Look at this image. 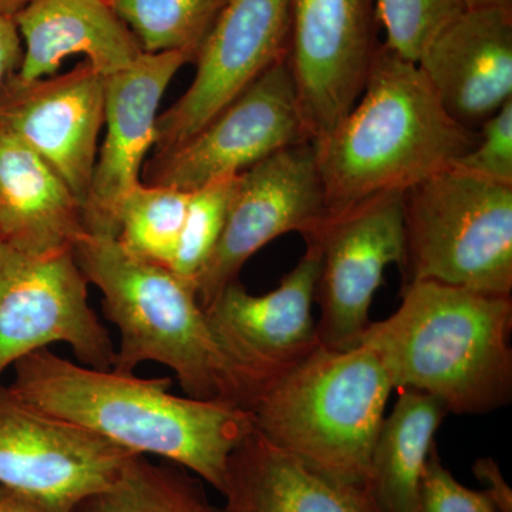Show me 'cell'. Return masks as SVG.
<instances>
[{
  "label": "cell",
  "instance_id": "4316f807",
  "mask_svg": "<svg viewBox=\"0 0 512 512\" xmlns=\"http://www.w3.org/2000/svg\"><path fill=\"white\" fill-rule=\"evenodd\" d=\"M454 167L495 183L512 185V100L478 130L476 146Z\"/></svg>",
  "mask_w": 512,
  "mask_h": 512
},
{
  "label": "cell",
  "instance_id": "7402d4cb",
  "mask_svg": "<svg viewBox=\"0 0 512 512\" xmlns=\"http://www.w3.org/2000/svg\"><path fill=\"white\" fill-rule=\"evenodd\" d=\"M73 512H225L211 503L201 478L177 464H154L136 454L110 487Z\"/></svg>",
  "mask_w": 512,
  "mask_h": 512
},
{
  "label": "cell",
  "instance_id": "d6986e66",
  "mask_svg": "<svg viewBox=\"0 0 512 512\" xmlns=\"http://www.w3.org/2000/svg\"><path fill=\"white\" fill-rule=\"evenodd\" d=\"M225 512H380L367 487L316 473L254 429L228 458Z\"/></svg>",
  "mask_w": 512,
  "mask_h": 512
},
{
  "label": "cell",
  "instance_id": "4fadbf2b",
  "mask_svg": "<svg viewBox=\"0 0 512 512\" xmlns=\"http://www.w3.org/2000/svg\"><path fill=\"white\" fill-rule=\"evenodd\" d=\"M372 0H292L288 66L312 141L362 96L377 46Z\"/></svg>",
  "mask_w": 512,
  "mask_h": 512
},
{
  "label": "cell",
  "instance_id": "52a82bcc",
  "mask_svg": "<svg viewBox=\"0 0 512 512\" xmlns=\"http://www.w3.org/2000/svg\"><path fill=\"white\" fill-rule=\"evenodd\" d=\"M87 285L73 249L29 254L0 242V377L55 343L69 345L84 366L113 369L116 349Z\"/></svg>",
  "mask_w": 512,
  "mask_h": 512
},
{
  "label": "cell",
  "instance_id": "ac0fdd59",
  "mask_svg": "<svg viewBox=\"0 0 512 512\" xmlns=\"http://www.w3.org/2000/svg\"><path fill=\"white\" fill-rule=\"evenodd\" d=\"M13 22L25 43L15 74L26 82L53 76L77 55L109 77L144 53L110 0H30Z\"/></svg>",
  "mask_w": 512,
  "mask_h": 512
},
{
  "label": "cell",
  "instance_id": "cb8c5ba5",
  "mask_svg": "<svg viewBox=\"0 0 512 512\" xmlns=\"http://www.w3.org/2000/svg\"><path fill=\"white\" fill-rule=\"evenodd\" d=\"M190 192L140 183L121 205L117 241L131 255L153 264H173L183 234Z\"/></svg>",
  "mask_w": 512,
  "mask_h": 512
},
{
  "label": "cell",
  "instance_id": "f1b7e54d",
  "mask_svg": "<svg viewBox=\"0 0 512 512\" xmlns=\"http://www.w3.org/2000/svg\"><path fill=\"white\" fill-rule=\"evenodd\" d=\"M22 57V39L15 22L0 16V92L10 74L18 72Z\"/></svg>",
  "mask_w": 512,
  "mask_h": 512
},
{
  "label": "cell",
  "instance_id": "83f0119b",
  "mask_svg": "<svg viewBox=\"0 0 512 512\" xmlns=\"http://www.w3.org/2000/svg\"><path fill=\"white\" fill-rule=\"evenodd\" d=\"M419 512H503L487 490L476 491L458 483L437 451L431 448L421 478Z\"/></svg>",
  "mask_w": 512,
  "mask_h": 512
},
{
  "label": "cell",
  "instance_id": "484cf974",
  "mask_svg": "<svg viewBox=\"0 0 512 512\" xmlns=\"http://www.w3.org/2000/svg\"><path fill=\"white\" fill-rule=\"evenodd\" d=\"M470 8V0H377L376 16L386 32L384 45L417 63L431 40Z\"/></svg>",
  "mask_w": 512,
  "mask_h": 512
},
{
  "label": "cell",
  "instance_id": "8992f818",
  "mask_svg": "<svg viewBox=\"0 0 512 512\" xmlns=\"http://www.w3.org/2000/svg\"><path fill=\"white\" fill-rule=\"evenodd\" d=\"M403 286L511 295L512 185L453 167L403 192Z\"/></svg>",
  "mask_w": 512,
  "mask_h": 512
},
{
  "label": "cell",
  "instance_id": "2e32d148",
  "mask_svg": "<svg viewBox=\"0 0 512 512\" xmlns=\"http://www.w3.org/2000/svg\"><path fill=\"white\" fill-rule=\"evenodd\" d=\"M185 63L190 59L180 52L143 53L127 69L106 77V138L83 202L86 234L117 237L121 205L141 183V167L156 146L161 100Z\"/></svg>",
  "mask_w": 512,
  "mask_h": 512
},
{
  "label": "cell",
  "instance_id": "3957f363",
  "mask_svg": "<svg viewBox=\"0 0 512 512\" xmlns=\"http://www.w3.org/2000/svg\"><path fill=\"white\" fill-rule=\"evenodd\" d=\"M512 299L439 284L403 286L402 305L372 322L359 345L394 389L429 394L448 413L485 414L512 399Z\"/></svg>",
  "mask_w": 512,
  "mask_h": 512
},
{
  "label": "cell",
  "instance_id": "9a60e30c",
  "mask_svg": "<svg viewBox=\"0 0 512 512\" xmlns=\"http://www.w3.org/2000/svg\"><path fill=\"white\" fill-rule=\"evenodd\" d=\"M106 77L83 62L60 76L20 80L0 92V130L18 138L86 200L104 126Z\"/></svg>",
  "mask_w": 512,
  "mask_h": 512
},
{
  "label": "cell",
  "instance_id": "5b68a950",
  "mask_svg": "<svg viewBox=\"0 0 512 512\" xmlns=\"http://www.w3.org/2000/svg\"><path fill=\"white\" fill-rule=\"evenodd\" d=\"M394 389L366 346H319L259 396L255 429L316 473L367 487L373 448Z\"/></svg>",
  "mask_w": 512,
  "mask_h": 512
},
{
  "label": "cell",
  "instance_id": "ffe728a7",
  "mask_svg": "<svg viewBox=\"0 0 512 512\" xmlns=\"http://www.w3.org/2000/svg\"><path fill=\"white\" fill-rule=\"evenodd\" d=\"M82 204L59 174L18 138L0 130V242L29 254L72 251Z\"/></svg>",
  "mask_w": 512,
  "mask_h": 512
},
{
  "label": "cell",
  "instance_id": "603a6c76",
  "mask_svg": "<svg viewBox=\"0 0 512 512\" xmlns=\"http://www.w3.org/2000/svg\"><path fill=\"white\" fill-rule=\"evenodd\" d=\"M144 53L180 52L197 59L227 0H110Z\"/></svg>",
  "mask_w": 512,
  "mask_h": 512
},
{
  "label": "cell",
  "instance_id": "4dcf8cb0",
  "mask_svg": "<svg viewBox=\"0 0 512 512\" xmlns=\"http://www.w3.org/2000/svg\"><path fill=\"white\" fill-rule=\"evenodd\" d=\"M0 512H52L28 495L0 485Z\"/></svg>",
  "mask_w": 512,
  "mask_h": 512
},
{
  "label": "cell",
  "instance_id": "8fae6325",
  "mask_svg": "<svg viewBox=\"0 0 512 512\" xmlns=\"http://www.w3.org/2000/svg\"><path fill=\"white\" fill-rule=\"evenodd\" d=\"M292 0H227L198 52L187 92L157 119L154 156L190 140L288 57Z\"/></svg>",
  "mask_w": 512,
  "mask_h": 512
},
{
  "label": "cell",
  "instance_id": "d4e9b609",
  "mask_svg": "<svg viewBox=\"0 0 512 512\" xmlns=\"http://www.w3.org/2000/svg\"><path fill=\"white\" fill-rule=\"evenodd\" d=\"M237 177L225 175L190 192L183 234L170 269L192 284L220 242Z\"/></svg>",
  "mask_w": 512,
  "mask_h": 512
},
{
  "label": "cell",
  "instance_id": "ba28073f",
  "mask_svg": "<svg viewBox=\"0 0 512 512\" xmlns=\"http://www.w3.org/2000/svg\"><path fill=\"white\" fill-rule=\"evenodd\" d=\"M136 454L36 409L0 384V485L52 512L106 490Z\"/></svg>",
  "mask_w": 512,
  "mask_h": 512
},
{
  "label": "cell",
  "instance_id": "1f68e13d",
  "mask_svg": "<svg viewBox=\"0 0 512 512\" xmlns=\"http://www.w3.org/2000/svg\"><path fill=\"white\" fill-rule=\"evenodd\" d=\"M30 0H0V16L13 19Z\"/></svg>",
  "mask_w": 512,
  "mask_h": 512
},
{
  "label": "cell",
  "instance_id": "6da1fadb",
  "mask_svg": "<svg viewBox=\"0 0 512 512\" xmlns=\"http://www.w3.org/2000/svg\"><path fill=\"white\" fill-rule=\"evenodd\" d=\"M10 390L36 409L99 434L133 454H153L222 491L228 458L255 429L235 404L178 397L173 380L138 379L74 365L49 349L13 365Z\"/></svg>",
  "mask_w": 512,
  "mask_h": 512
},
{
  "label": "cell",
  "instance_id": "9c48e42d",
  "mask_svg": "<svg viewBox=\"0 0 512 512\" xmlns=\"http://www.w3.org/2000/svg\"><path fill=\"white\" fill-rule=\"evenodd\" d=\"M328 214L312 140L282 148L239 173L220 242L194 281L202 308L237 281L259 249L288 232L309 237Z\"/></svg>",
  "mask_w": 512,
  "mask_h": 512
},
{
  "label": "cell",
  "instance_id": "e0dca14e",
  "mask_svg": "<svg viewBox=\"0 0 512 512\" xmlns=\"http://www.w3.org/2000/svg\"><path fill=\"white\" fill-rule=\"evenodd\" d=\"M448 116L478 131L512 100V9L470 6L417 60Z\"/></svg>",
  "mask_w": 512,
  "mask_h": 512
},
{
  "label": "cell",
  "instance_id": "5bb4252c",
  "mask_svg": "<svg viewBox=\"0 0 512 512\" xmlns=\"http://www.w3.org/2000/svg\"><path fill=\"white\" fill-rule=\"evenodd\" d=\"M320 264V248L306 242L305 254L275 291L252 295L237 279L205 308L256 400L320 346L312 315Z\"/></svg>",
  "mask_w": 512,
  "mask_h": 512
},
{
  "label": "cell",
  "instance_id": "30bf717a",
  "mask_svg": "<svg viewBox=\"0 0 512 512\" xmlns=\"http://www.w3.org/2000/svg\"><path fill=\"white\" fill-rule=\"evenodd\" d=\"M403 192L377 195L349 210L329 214L305 238L318 245L322 264L315 302L320 346L345 352L359 346L384 271L402 265Z\"/></svg>",
  "mask_w": 512,
  "mask_h": 512
},
{
  "label": "cell",
  "instance_id": "44dd1931",
  "mask_svg": "<svg viewBox=\"0 0 512 512\" xmlns=\"http://www.w3.org/2000/svg\"><path fill=\"white\" fill-rule=\"evenodd\" d=\"M447 414L446 406L429 394L400 389L393 412L380 427L367 480L380 512H419L421 478Z\"/></svg>",
  "mask_w": 512,
  "mask_h": 512
},
{
  "label": "cell",
  "instance_id": "7a4b0ae2",
  "mask_svg": "<svg viewBox=\"0 0 512 512\" xmlns=\"http://www.w3.org/2000/svg\"><path fill=\"white\" fill-rule=\"evenodd\" d=\"M477 141L478 131L448 116L417 63L383 43L355 107L313 141L329 214L450 170Z\"/></svg>",
  "mask_w": 512,
  "mask_h": 512
},
{
  "label": "cell",
  "instance_id": "f546056e",
  "mask_svg": "<svg viewBox=\"0 0 512 512\" xmlns=\"http://www.w3.org/2000/svg\"><path fill=\"white\" fill-rule=\"evenodd\" d=\"M474 474L480 480L487 483L485 490L494 498L500 510L503 512H512V490L507 481L501 474L497 461L493 458H480L474 464Z\"/></svg>",
  "mask_w": 512,
  "mask_h": 512
},
{
  "label": "cell",
  "instance_id": "d6a6232c",
  "mask_svg": "<svg viewBox=\"0 0 512 512\" xmlns=\"http://www.w3.org/2000/svg\"><path fill=\"white\" fill-rule=\"evenodd\" d=\"M470 6H500L512 9V0H470Z\"/></svg>",
  "mask_w": 512,
  "mask_h": 512
},
{
  "label": "cell",
  "instance_id": "277c9868",
  "mask_svg": "<svg viewBox=\"0 0 512 512\" xmlns=\"http://www.w3.org/2000/svg\"><path fill=\"white\" fill-rule=\"evenodd\" d=\"M73 254L103 295L104 315L120 330L114 372L133 375L151 360L170 367L188 397L251 412L254 389L222 345L192 282L131 255L116 238L84 234Z\"/></svg>",
  "mask_w": 512,
  "mask_h": 512
},
{
  "label": "cell",
  "instance_id": "7c38bea8",
  "mask_svg": "<svg viewBox=\"0 0 512 512\" xmlns=\"http://www.w3.org/2000/svg\"><path fill=\"white\" fill-rule=\"evenodd\" d=\"M305 140L311 137L285 57L190 140L154 156L148 165L147 184L195 191Z\"/></svg>",
  "mask_w": 512,
  "mask_h": 512
}]
</instances>
